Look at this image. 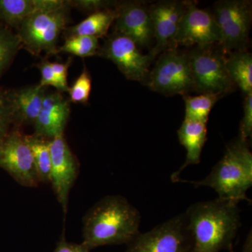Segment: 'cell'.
Returning <instances> with one entry per match:
<instances>
[{
  "label": "cell",
  "mask_w": 252,
  "mask_h": 252,
  "mask_svg": "<svg viewBox=\"0 0 252 252\" xmlns=\"http://www.w3.org/2000/svg\"><path fill=\"white\" fill-rule=\"evenodd\" d=\"M69 113V102L60 91L46 94L34 124V135L52 139L64 135Z\"/></svg>",
  "instance_id": "15"
},
{
  "label": "cell",
  "mask_w": 252,
  "mask_h": 252,
  "mask_svg": "<svg viewBox=\"0 0 252 252\" xmlns=\"http://www.w3.org/2000/svg\"><path fill=\"white\" fill-rule=\"evenodd\" d=\"M228 251H229V252H234V251H233V247H232V248H230V250H228Z\"/></svg>",
  "instance_id": "33"
},
{
  "label": "cell",
  "mask_w": 252,
  "mask_h": 252,
  "mask_svg": "<svg viewBox=\"0 0 252 252\" xmlns=\"http://www.w3.org/2000/svg\"><path fill=\"white\" fill-rule=\"evenodd\" d=\"M144 82L151 90L164 95L184 96L193 92V80L188 53L177 49L162 53Z\"/></svg>",
  "instance_id": "6"
},
{
  "label": "cell",
  "mask_w": 252,
  "mask_h": 252,
  "mask_svg": "<svg viewBox=\"0 0 252 252\" xmlns=\"http://www.w3.org/2000/svg\"><path fill=\"white\" fill-rule=\"evenodd\" d=\"M98 38L94 36L70 35L67 36L64 44L58 50L59 53H67L85 58L98 56L100 49Z\"/></svg>",
  "instance_id": "24"
},
{
  "label": "cell",
  "mask_w": 252,
  "mask_h": 252,
  "mask_svg": "<svg viewBox=\"0 0 252 252\" xmlns=\"http://www.w3.org/2000/svg\"><path fill=\"white\" fill-rule=\"evenodd\" d=\"M71 64V59L68 60L65 63H51V68L54 72L55 76L57 78L60 84L62 86L64 92H67V72L68 68Z\"/></svg>",
  "instance_id": "30"
},
{
  "label": "cell",
  "mask_w": 252,
  "mask_h": 252,
  "mask_svg": "<svg viewBox=\"0 0 252 252\" xmlns=\"http://www.w3.org/2000/svg\"><path fill=\"white\" fill-rule=\"evenodd\" d=\"M117 16V7L95 11L79 24L66 28L64 31L68 36H89L99 39L107 35L109 28L115 21Z\"/></svg>",
  "instance_id": "19"
},
{
  "label": "cell",
  "mask_w": 252,
  "mask_h": 252,
  "mask_svg": "<svg viewBox=\"0 0 252 252\" xmlns=\"http://www.w3.org/2000/svg\"><path fill=\"white\" fill-rule=\"evenodd\" d=\"M140 212L119 195H107L83 219L82 243L89 250L106 245H128L140 233Z\"/></svg>",
  "instance_id": "1"
},
{
  "label": "cell",
  "mask_w": 252,
  "mask_h": 252,
  "mask_svg": "<svg viewBox=\"0 0 252 252\" xmlns=\"http://www.w3.org/2000/svg\"><path fill=\"white\" fill-rule=\"evenodd\" d=\"M67 4L63 0H0V21L8 27L18 28L36 13L62 9Z\"/></svg>",
  "instance_id": "16"
},
{
  "label": "cell",
  "mask_w": 252,
  "mask_h": 252,
  "mask_svg": "<svg viewBox=\"0 0 252 252\" xmlns=\"http://www.w3.org/2000/svg\"><path fill=\"white\" fill-rule=\"evenodd\" d=\"M220 96L213 94H199L198 95H184L185 102V119L207 124L212 109Z\"/></svg>",
  "instance_id": "22"
},
{
  "label": "cell",
  "mask_w": 252,
  "mask_h": 252,
  "mask_svg": "<svg viewBox=\"0 0 252 252\" xmlns=\"http://www.w3.org/2000/svg\"><path fill=\"white\" fill-rule=\"evenodd\" d=\"M21 48L22 42L17 32L0 23V77L9 67Z\"/></svg>",
  "instance_id": "23"
},
{
  "label": "cell",
  "mask_w": 252,
  "mask_h": 252,
  "mask_svg": "<svg viewBox=\"0 0 252 252\" xmlns=\"http://www.w3.org/2000/svg\"><path fill=\"white\" fill-rule=\"evenodd\" d=\"M15 124V110L11 90L0 88V143L4 140Z\"/></svg>",
  "instance_id": "25"
},
{
  "label": "cell",
  "mask_w": 252,
  "mask_h": 252,
  "mask_svg": "<svg viewBox=\"0 0 252 252\" xmlns=\"http://www.w3.org/2000/svg\"><path fill=\"white\" fill-rule=\"evenodd\" d=\"M25 139L31 149L39 182L50 183L51 168L50 141L34 135H25Z\"/></svg>",
  "instance_id": "21"
},
{
  "label": "cell",
  "mask_w": 252,
  "mask_h": 252,
  "mask_svg": "<svg viewBox=\"0 0 252 252\" xmlns=\"http://www.w3.org/2000/svg\"><path fill=\"white\" fill-rule=\"evenodd\" d=\"M0 167L23 187H36L40 183L31 149L18 128L10 131L0 143Z\"/></svg>",
  "instance_id": "10"
},
{
  "label": "cell",
  "mask_w": 252,
  "mask_h": 252,
  "mask_svg": "<svg viewBox=\"0 0 252 252\" xmlns=\"http://www.w3.org/2000/svg\"><path fill=\"white\" fill-rule=\"evenodd\" d=\"M37 67L40 70L41 79L40 83L38 86L40 88H46L47 86H54L60 92H64L62 86L60 84L57 78L55 76L51 66V62L48 60H43L39 64H37Z\"/></svg>",
  "instance_id": "29"
},
{
  "label": "cell",
  "mask_w": 252,
  "mask_h": 252,
  "mask_svg": "<svg viewBox=\"0 0 252 252\" xmlns=\"http://www.w3.org/2000/svg\"><path fill=\"white\" fill-rule=\"evenodd\" d=\"M15 110V124H33L40 112L45 97L46 88L39 86L11 90Z\"/></svg>",
  "instance_id": "18"
},
{
  "label": "cell",
  "mask_w": 252,
  "mask_h": 252,
  "mask_svg": "<svg viewBox=\"0 0 252 252\" xmlns=\"http://www.w3.org/2000/svg\"><path fill=\"white\" fill-rule=\"evenodd\" d=\"M188 55L194 92L221 97L233 92L235 85L227 70L226 56L218 44L195 47Z\"/></svg>",
  "instance_id": "4"
},
{
  "label": "cell",
  "mask_w": 252,
  "mask_h": 252,
  "mask_svg": "<svg viewBox=\"0 0 252 252\" xmlns=\"http://www.w3.org/2000/svg\"><path fill=\"white\" fill-rule=\"evenodd\" d=\"M127 246L124 252H190L192 242L185 214L139 233Z\"/></svg>",
  "instance_id": "8"
},
{
  "label": "cell",
  "mask_w": 252,
  "mask_h": 252,
  "mask_svg": "<svg viewBox=\"0 0 252 252\" xmlns=\"http://www.w3.org/2000/svg\"><path fill=\"white\" fill-rule=\"evenodd\" d=\"M70 8L68 3L62 9L39 11L25 20L17 32L22 48L34 56H39L43 52L46 55L59 54L58 41L69 22Z\"/></svg>",
  "instance_id": "5"
},
{
  "label": "cell",
  "mask_w": 252,
  "mask_h": 252,
  "mask_svg": "<svg viewBox=\"0 0 252 252\" xmlns=\"http://www.w3.org/2000/svg\"><path fill=\"white\" fill-rule=\"evenodd\" d=\"M238 204L217 198L189 207L185 216L190 252L229 250L241 225Z\"/></svg>",
  "instance_id": "2"
},
{
  "label": "cell",
  "mask_w": 252,
  "mask_h": 252,
  "mask_svg": "<svg viewBox=\"0 0 252 252\" xmlns=\"http://www.w3.org/2000/svg\"><path fill=\"white\" fill-rule=\"evenodd\" d=\"M214 16L220 32V46L223 54L247 50L252 18V1L220 0L214 4Z\"/></svg>",
  "instance_id": "7"
},
{
  "label": "cell",
  "mask_w": 252,
  "mask_h": 252,
  "mask_svg": "<svg viewBox=\"0 0 252 252\" xmlns=\"http://www.w3.org/2000/svg\"><path fill=\"white\" fill-rule=\"evenodd\" d=\"M51 158L50 183L63 212L67 213L69 193L79 173V163L64 139V135L49 142Z\"/></svg>",
  "instance_id": "13"
},
{
  "label": "cell",
  "mask_w": 252,
  "mask_h": 252,
  "mask_svg": "<svg viewBox=\"0 0 252 252\" xmlns=\"http://www.w3.org/2000/svg\"><path fill=\"white\" fill-rule=\"evenodd\" d=\"M70 7L84 10L86 11H101V10L114 9L117 7L119 3L112 1H102V0H78V1H68Z\"/></svg>",
  "instance_id": "28"
},
{
  "label": "cell",
  "mask_w": 252,
  "mask_h": 252,
  "mask_svg": "<svg viewBox=\"0 0 252 252\" xmlns=\"http://www.w3.org/2000/svg\"><path fill=\"white\" fill-rule=\"evenodd\" d=\"M98 56L112 61L128 80L143 82L154 61L150 55L141 52L130 38L117 33L108 37L99 49Z\"/></svg>",
  "instance_id": "9"
},
{
  "label": "cell",
  "mask_w": 252,
  "mask_h": 252,
  "mask_svg": "<svg viewBox=\"0 0 252 252\" xmlns=\"http://www.w3.org/2000/svg\"><path fill=\"white\" fill-rule=\"evenodd\" d=\"M91 89L92 81L90 74L85 67L74 84L68 89L67 92L69 93L71 102L74 103H86L89 101Z\"/></svg>",
  "instance_id": "26"
},
{
  "label": "cell",
  "mask_w": 252,
  "mask_h": 252,
  "mask_svg": "<svg viewBox=\"0 0 252 252\" xmlns=\"http://www.w3.org/2000/svg\"><path fill=\"white\" fill-rule=\"evenodd\" d=\"M117 11L114 33L130 38L139 48L150 46L154 30L148 6L139 1L119 3Z\"/></svg>",
  "instance_id": "14"
},
{
  "label": "cell",
  "mask_w": 252,
  "mask_h": 252,
  "mask_svg": "<svg viewBox=\"0 0 252 252\" xmlns=\"http://www.w3.org/2000/svg\"><path fill=\"white\" fill-rule=\"evenodd\" d=\"M220 32L213 13L187 1L177 38V46H203L220 44Z\"/></svg>",
  "instance_id": "12"
},
{
  "label": "cell",
  "mask_w": 252,
  "mask_h": 252,
  "mask_svg": "<svg viewBox=\"0 0 252 252\" xmlns=\"http://www.w3.org/2000/svg\"><path fill=\"white\" fill-rule=\"evenodd\" d=\"M242 252H252V237L251 234L249 235L246 243L244 245Z\"/></svg>",
  "instance_id": "32"
},
{
  "label": "cell",
  "mask_w": 252,
  "mask_h": 252,
  "mask_svg": "<svg viewBox=\"0 0 252 252\" xmlns=\"http://www.w3.org/2000/svg\"><path fill=\"white\" fill-rule=\"evenodd\" d=\"M178 182H187L196 187H210L220 200L236 204L246 200L251 203L247 196L252 185V154L249 142L238 137L230 142L222 158L203 180H180Z\"/></svg>",
  "instance_id": "3"
},
{
  "label": "cell",
  "mask_w": 252,
  "mask_h": 252,
  "mask_svg": "<svg viewBox=\"0 0 252 252\" xmlns=\"http://www.w3.org/2000/svg\"><path fill=\"white\" fill-rule=\"evenodd\" d=\"M187 1H160L149 6L156 44L149 55L153 59L167 50L177 49V38Z\"/></svg>",
  "instance_id": "11"
},
{
  "label": "cell",
  "mask_w": 252,
  "mask_h": 252,
  "mask_svg": "<svg viewBox=\"0 0 252 252\" xmlns=\"http://www.w3.org/2000/svg\"><path fill=\"white\" fill-rule=\"evenodd\" d=\"M228 75L235 86L246 95L252 94V56L248 50L235 51L226 56Z\"/></svg>",
  "instance_id": "20"
},
{
  "label": "cell",
  "mask_w": 252,
  "mask_h": 252,
  "mask_svg": "<svg viewBox=\"0 0 252 252\" xmlns=\"http://www.w3.org/2000/svg\"><path fill=\"white\" fill-rule=\"evenodd\" d=\"M207 133L206 124L185 119L177 131V135L180 144L187 151V157L180 168L172 174V182H178L180 174L186 167L200 163L202 151L207 141Z\"/></svg>",
  "instance_id": "17"
},
{
  "label": "cell",
  "mask_w": 252,
  "mask_h": 252,
  "mask_svg": "<svg viewBox=\"0 0 252 252\" xmlns=\"http://www.w3.org/2000/svg\"><path fill=\"white\" fill-rule=\"evenodd\" d=\"M87 247L82 243L80 244L69 243L66 240L63 234L56 245V248L53 252H90Z\"/></svg>",
  "instance_id": "31"
},
{
  "label": "cell",
  "mask_w": 252,
  "mask_h": 252,
  "mask_svg": "<svg viewBox=\"0 0 252 252\" xmlns=\"http://www.w3.org/2000/svg\"><path fill=\"white\" fill-rule=\"evenodd\" d=\"M239 137L242 140L248 141L252 135V94L245 95L244 101V115L240 122L239 129Z\"/></svg>",
  "instance_id": "27"
}]
</instances>
